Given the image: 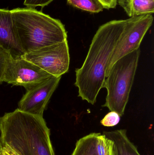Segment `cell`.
<instances>
[{"label": "cell", "mask_w": 154, "mask_h": 155, "mask_svg": "<svg viewBox=\"0 0 154 155\" xmlns=\"http://www.w3.org/2000/svg\"><path fill=\"white\" fill-rule=\"evenodd\" d=\"M96 150L98 155H115L114 142L105 135L100 134L97 138Z\"/></svg>", "instance_id": "obj_14"}, {"label": "cell", "mask_w": 154, "mask_h": 155, "mask_svg": "<svg viewBox=\"0 0 154 155\" xmlns=\"http://www.w3.org/2000/svg\"><path fill=\"white\" fill-rule=\"evenodd\" d=\"M2 146L1 141H0V155H1V153H2Z\"/></svg>", "instance_id": "obj_20"}, {"label": "cell", "mask_w": 154, "mask_h": 155, "mask_svg": "<svg viewBox=\"0 0 154 155\" xmlns=\"http://www.w3.org/2000/svg\"><path fill=\"white\" fill-rule=\"evenodd\" d=\"M11 58L7 51L0 47V84L2 83L3 76L7 62Z\"/></svg>", "instance_id": "obj_16"}, {"label": "cell", "mask_w": 154, "mask_h": 155, "mask_svg": "<svg viewBox=\"0 0 154 155\" xmlns=\"http://www.w3.org/2000/svg\"><path fill=\"white\" fill-rule=\"evenodd\" d=\"M120 117V115L116 112L111 111L105 116L100 123L105 127H110L115 126L119 123Z\"/></svg>", "instance_id": "obj_15"}, {"label": "cell", "mask_w": 154, "mask_h": 155, "mask_svg": "<svg viewBox=\"0 0 154 155\" xmlns=\"http://www.w3.org/2000/svg\"><path fill=\"white\" fill-rule=\"evenodd\" d=\"M61 78L52 76L26 90L18 103V109L31 114L43 116L44 110Z\"/></svg>", "instance_id": "obj_8"}, {"label": "cell", "mask_w": 154, "mask_h": 155, "mask_svg": "<svg viewBox=\"0 0 154 155\" xmlns=\"http://www.w3.org/2000/svg\"><path fill=\"white\" fill-rule=\"evenodd\" d=\"M100 133H93L77 141L71 155H98L96 150L97 138Z\"/></svg>", "instance_id": "obj_12"}, {"label": "cell", "mask_w": 154, "mask_h": 155, "mask_svg": "<svg viewBox=\"0 0 154 155\" xmlns=\"http://www.w3.org/2000/svg\"><path fill=\"white\" fill-rule=\"evenodd\" d=\"M14 29L24 53L67 40L64 25L32 8L11 10Z\"/></svg>", "instance_id": "obj_3"}, {"label": "cell", "mask_w": 154, "mask_h": 155, "mask_svg": "<svg viewBox=\"0 0 154 155\" xmlns=\"http://www.w3.org/2000/svg\"><path fill=\"white\" fill-rule=\"evenodd\" d=\"M140 49L135 50L117 61L110 69L104 82L107 95L103 106L117 113L124 114L133 86L140 57Z\"/></svg>", "instance_id": "obj_4"}, {"label": "cell", "mask_w": 154, "mask_h": 155, "mask_svg": "<svg viewBox=\"0 0 154 155\" xmlns=\"http://www.w3.org/2000/svg\"><path fill=\"white\" fill-rule=\"evenodd\" d=\"M152 15L130 17L125 20L123 31L108 64L106 77L114 64L119 59L139 49L141 42L153 21Z\"/></svg>", "instance_id": "obj_5"}, {"label": "cell", "mask_w": 154, "mask_h": 155, "mask_svg": "<svg viewBox=\"0 0 154 155\" xmlns=\"http://www.w3.org/2000/svg\"><path fill=\"white\" fill-rule=\"evenodd\" d=\"M1 155H17V154L8 146L4 145L2 146V149Z\"/></svg>", "instance_id": "obj_19"}, {"label": "cell", "mask_w": 154, "mask_h": 155, "mask_svg": "<svg viewBox=\"0 0 154 155\" xmlns=\"http://www.w3.org/2000/svg\"><path fill=\"white\" fill-rule=\"evenodd\" d=\"M0 47L13 58H20L24 54L15 35L11 10L0 9Z\"/></svg>", "instance_id": "obj_9"}, {"label": "cell", "mask_w": 154, "mask_h": 155, "mask_svg": "<svg viewBox=\"0 0 154 155\" xmlns=\"http://www.w3.org/2000/svg\"><path fill=\"white\" fill-rule=\"evenodd\" d=\"M67 3L73 7L91 13H99L104 9L98 0H67Z\"/></svg>", "instance_id": "obj_13"}, {"label": "cell", "mask_w": 154, "mask_h": 155, "mask_svg": "<svg viewBox=\"0 0 154 155\" xmlns=\"http://www.w3.org/2000/svg\"><path fill=\"white\" fill-rule=\"evenodd\" d=\"M21 58L34 64L52 76L61 77L69 68L68 40L24 53Z\"/></svg>", "instance_id": "obj_6"}, {"label": "cell", "mask_w": 154, "mask_h": 155, "mask_svg": "<svg viewBox=\"0 0 154 155\" xmlns=\"http://www.w3.org/2000/svg\"><path fill=\"white\" fill-rule=\"evenodd\" d=\"M117 4L129 17L154 12V0H117Z\"/></svg>", "instance_id": "obj_11"}, {"label": "cell", "mask_w": 154, "mask_h": 155, "mask_svg": "<svg viewBox=\"0 0 154 155\" xmlns=\"http://www.w3.org/2000/svg\"><path fill=\"white\" fill-rule=\"evenodd\" d=\"M103 134L114 142L115 155H141L128 138L125 129L104 132Z\"/></svg>", "instance_id": "obj_10"}, {"label": "cell", "mask_w": 154, "mask_h": 155, "mask_svg": "<svg viewBox=\"0 0 154 155\" xmlns=\"http://www.w3.org/2000/svg\"><path fill=\"white\" fill-rule=\"evenodd\" d=\"M104 7V9H110L116 8L117 0H98Z\"/></svg>", "instance_id": "obj_18"}, {"label": "cell", "mask_w": 154, "mask_h": 155, "mask_svg": "<svg viewBox=\"0 0 154 155\" xmlns=\"http://www.w3.org/2000/svg\"><path fill=\"white\" fill-rule=\"evenodd\" d=\"M0 141L17 155H55L43 116L18 108L0 117Z\"/></svg>", "instance_id": "obj_2"}, {"label": "cell", "mask_w": 154, "mask_h": 155, "mask_svg": "<svg viewBox=\"0 0 154 155\" xmlns=\"http://www.w3.org/2000/svg\"><path fill=\"white\" fill-rule=\"evenodd\" d=\"M52 76L27 60L11 57L5 66L3 82L23 86L27 90Z\"/></svg>", "instance_id": "obj_7"}, {"label": "cell", "mask_w": 154, "mask_h": 155, "mask_svg": "<svg viewBox=\"0 0 154 155\" xmlns=\"http://www.w3.org/2000/svg\"><path fill=\"white\" fill-rule=\"evenodd\" d=\"M124 22L125 20H113L101 25L92 39L83 65L75 71L78 96L91 104L96 103L103 88L108 64Z\"/></svg>", "instance_id": "obj_1"}, {"label": "cell", "mask_w": 154, "mask_h": 155, "mask_svg": "<svg viewBox=\"0 0 154 155\" xmlns=\"http://www.w3.org/2000/svg\"><path fill=\"white\" fill-rule=\"evenodd\" d=\"M53 0H24V5L28 8H34L37 6L43 8L52 2Z\"/></svg>", "instance_id": "obj_17"}]
</instances>
